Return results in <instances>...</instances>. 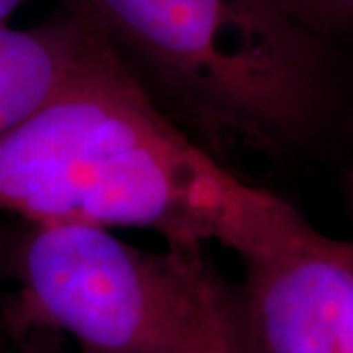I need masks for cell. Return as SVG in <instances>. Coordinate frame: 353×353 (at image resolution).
Listing matches in <instances>:
<instances>
[{"label":"cell","instance_id":"1","mask_svg":"<svg viewBox=\"0 0 353 353\" xmlns=\"http://www.w3.org/2000/svg\"><path fill=\"white\" fill-rule=\"evenodd\" d=\"M0 212L28 224L145 228L167 245L220 243L241 259L312 228L190 138L94 30L59 88L0 136Z\"/></svg>","mask_w":353,"mask_h":353},{"label":"cell","instance_id":"2","mask_svg":"<svg viewBox=\"0 0 353 353\" xmlns=\"http://www.w3.org/2000/svg\"><path fill=\"white\" fill-rule=\"evenodd\" d=\"M202 148H273L310 124L318 57L281 0H65ZM185 128V130H187Z\"/></svg>","mask_w":353,"mask_h":353},{"label":"cell","instance_id":"3","mask_svg":"<svg viewBox=\"0 0 353 353\" xmlns=\"http://www.w3.org/2000/svg\"><path fill=\"white\" fill-rule=\"evenodd\" d=\"M10 267L22 318L81 353H169L210 277L201 248L148 252L85 224H28Z\"/></svg>","mask_w":353,"mask_h":353},{"label":"cell","instance_id":"4","mask_svg":"<svg viewBox=\"0 0 353 353\" xmlns=\"http://www.w3.org/2000/svg\"><path fill=\"white\" fill-rule=\"evenodd\" d=\"M243 265L241 353H353V243L310 228Z\"/></svg>","mask_w":353,"mask_h":353},{"label":"cell","instance_id":"5","mask_svg":"<svg viewBox=\"0 0 353 353\" xmlns=\"http://www.w3.org/2000/svg\"><path fill=\"white\" fill-rule=\"evenodd\" d=\"M88 38L90 28L71 12L28 30L0 26V136L59 88Z\"/></svg>","mask_w":353,"mask_h":353},{"label":"cell","instance_id":"6","mask_svg":"<svg viewBox=\"0 0 353 353\" xmlns=\"http://www.w3.org/2000/svg\"><path fill=\"white\" fill-rule=\"evenodd\" d=\"M169 353H241L230 306L212 275L202 289L199 308L183 338Z\"/></svg>","mask_w":353,"mask_h":353},{"label":"cell","instance_id":"7","mask_svg":"<svg viewBox=\"0 0 353 353\" xmlns=\"http://www.w3.org/2000/svg\"><path fill=\"white\" fill-rule=\"evenodd\" d=\"M299 22L350 24L353 22V0H281Z\"/></svg>","mask_w":353,"mask_h":353},{"label":"cell","instance_id":"8","mask_svg":"<svg viewBox=\"0 0 353 353\" xmlns=\"http://www.w3.org/2000/svg\"><path fill=\"white\" fill-rule=\"evenodd\" d=\"M12 250H14V243H10V241L6 240L4 232L0 230V273H2L4 269H8V267H10Z\"/></svg>","mask_w":353,"mask_h":353},{"label":"cell","instance_id":"9","mask_svg":"<svg viewBox=\"0 0 353 353\" xmlns=\"http://www.w3.org/2000/svg\"><path fill=\"white\" fill-rule=\"evenodd\" d=\"M28 0H0V26H6V20Z\"/></svg>","mask_w":353,"mask_h":353}]
</instances>
